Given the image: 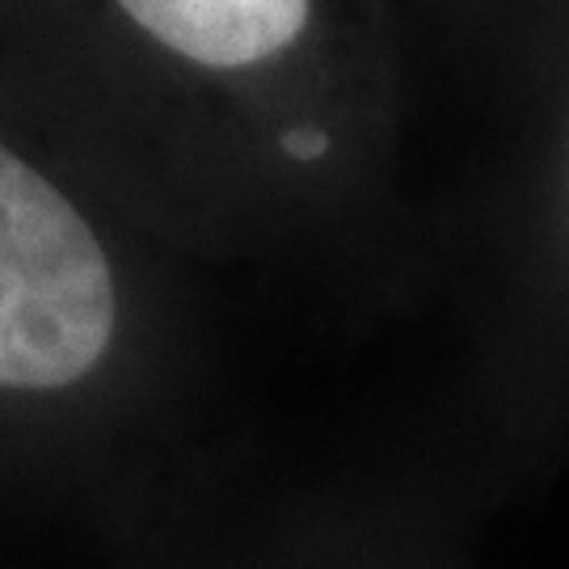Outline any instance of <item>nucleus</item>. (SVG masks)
<instances>
[{
  "label": "nucleus",
  "mask_w": 569,
  "mask_h": 569,
  "mask_svg": "<svg viewBox=\"0 0 569 569\" xmlns=\"http://www.w3.org/2000/svg\"><path fill=\"white\" fill-rule=\"evenodd\" d=\"M211 460L136 385L127 279L102 228L0 140V528L106 549Z\"/></svg>",
  "instance_id": "1"
},
{
  "label": "nucleus",
  "mask_w": 569,
  "mask_h": 569,
  "mask_svg": "<svg viewBox=\"0 0 569 569\" xmlns=\"http://www.w3.org/2000/svg\"><path fill=\"white\" fill-rule=\"evenodd\" d=\"M102 569H460L448 515L409 468L262 477L211 460L102 549Z\"/></svg>",
  "instance_id": "2"
},
{
  "label": "nucleus",
  "mask_w": 569,
  "mask_h": 569,
  "mask_svg": "<svg viewBox=\"0 0 569 569\" xmlns=\"http://www.w3.org/2000/svg\"><path fill=\"white\" fill-rule=\"evenodd\" d=\"M312 0H119L152 39L203 68H249L300 39Z\"/></svg>",
  "instance_id": "3"
},
{
  "label": "nucleus",
  "mask_w": 569,
  "mask_h": 569,
  "mask_svg": "<svg viewBox=\"0 0 569 569\" xmlns=\"http://www.w3.org/2000/svg\"><path fill=\"white\" fill-rule=\"evenodd\" d=\"M283 152L287 157H296V161H317V157H326L329 152V140L317 131V127H296V131H287L283 136Z\"/></svg>",
  "instance_id": "4"
}]
</instances>
